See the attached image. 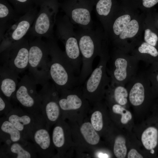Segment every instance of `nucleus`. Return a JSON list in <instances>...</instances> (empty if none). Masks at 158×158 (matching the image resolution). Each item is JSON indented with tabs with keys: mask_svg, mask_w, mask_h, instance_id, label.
Masks as SVG:
<instances>
[{
	"mask_svg": "<svg viewBox=\"0 0 158 158\" xmlns=\"http://www.w3.org/2000/svg\"><path fill=\"white\" fill-rule=\"evenodd\" d=\"M82 59V66L78 76L79 85H82L92 70L95 58L99 57L109 49L102 27L97 26L91 29L78 28L75 30Z\"/></svg>",
	"mask_w": 158,
	"mask_h": 158,
	"instance_id": "obj_1",
	"label": "nucleus"
},
{
	"mask_svg": "<svg viewBox=\"0 0 158 158\" xmlns=\"http://www.w3.org/2000/svg\"><path fill=\"white\" fill-rule=\"evenodd\" d=\"M46 42L49 51L50 78L58 92L79 86L78 77L68 61L64 51L59 47L55 38L47 39Z\"/></svg>",
	"mask_w": 158,
	"mask_h": 158,
	"instance_id": "obj_2",
	"label": "nucleus"
},
{
	"mask_svg": "<svg viewBox=\"0 0 158 158\" xmlns=\"http://www.w3.org/2000/svg\"><path fill=\"white\" fill-rule=\"evenodd\" d=\"M42 37L29 40L28 74L37 84L42 86L50 80L49 47Z\"/></svg>",
	"mask_w": 158,
	"mask_h": 158,
	"instance_id": "obj_3",
	"label": "nucleus"
},
{
	"mask_svg": "<svg viewBox=\"0 0 158 158\" xmlns=\"http://www.w3.org/2000/svg\"><path fill=\"white\" fill-rule=\"evenodd\" d=\"M111 66L107 67L111 83L125 85L137 73L139 61L130 53L113 47L110 53Z\"/></svg>",
	"mask_w": 158,
	"mask_h": 158,
	"instance_id": "obj_4",
	"label": "nucleus"
},
{
	"mask_svg": "<svg viewBox=\"0 0 158 158\" xmlns=\"http://www.w3.org/2000/svg\"><path fill=\"white\" fill-rule=\"evenodd\" d=\"M60 8L59 0H46L40 9L27 34L31 37H54L53 29Z\"/></svg>",
	"mask_w": 158,
	"mask_h": 158,
	"instance_id": "obj_5",
	"label": "nucleus"
},
{
	"mask_svg": "<svg viewBox=\"0 0 158 158\" xmlns=\"http://www.w3.org/2000/svg\"><path fill=\"white\" fill-rule=\"evenodd\" d=\"M37 84L28 74H25L18 83L12 99L26 112L34 115L42 114V99L36 89Z\"/></svg>",
	"mask_w": 158,
	"mask_h": 158,
	"instance_id": "obj_6",
	"label": "nucleus"
},
{
	"mask_svg": "<svg viewBox=\"0 0 158 158\" xmlns=\"http://www.w3.org/2000/svg\"><path fill=\"white\" fill-rule=\"evenodd\" d=\"M94 4L95 0H63L60 7L74 25L91 29L94 27L91 13Z\"/></svg>",
	"mask_w": 158,
	"mask_h": 158,
	"instance_id": "obj_7",
	"label": "nucleus"
},
{
	"mask_svg": "<svg viewBox=\"0 0 158 158\" xmlns=\"http://www.w3.org/2000/svg\"><path fill=\"white\" fill-rule=\"evenodd\" d=\"M29 42L24 37L12 43L0 52V61L4 66L19 74L28 66Z\"/></svg>",
	"mask_w": 158,
	"mask_h": 158,
	"instance_id": "obj_8",
	"label": "nucleus"
},
{
	"mask_svg": "<svg viewBox=\"0 0 158 158\" xmlns=\"http://www.w3.org/2000/svg\"><path fill=\"white\" fill-rule=\"evenodd\" d=\"M138 12L110 45L125 52L130 53L142 39L143 22L146 13Z\"/></svg>",
	"mask_w": 158,
	"mask_h": 158,
	"instance_id": "obj_9",
	"label": "nucleus"
},
{
	"mask_svg": "<svg viewBox=\"0 0 158 158\" xmlns=\"http://www.w3.org/2000/svg\"><path fill=\"white\" fill-rule=\"evenodd\" d=\"M110 58L109 49L100 57L97 67L92 71L83 86L85 95L90 97H96L102 94L110 84L111 78L107 74V65Z\"/></svg>",
	"mask_w": 158,
	"mask_h": 158,
	"instance_id": "obj_10",
	"label": "nucleus"
},
{
	"mask_svg": "<svg viewBox=\"0 0 158 158\" xmlns=\"http://www.w3.org/2000/svg\"><path fill=\"white\" fill-rule=\"evenodd\" d=\"M39 93L42 99V114L49 129L50 126L57 121L60 115L59 93L53 82L49 81L42 86Z\"/></svg>",
	"mask_w": 158,
	"mask_h": 158,
	"instance_id": "obj_11",
	"label": "nucleus"
},
{
	"mask_svg": "<svg viewBox=\"0 0 158 158\" xmlns=\"http://www.w3.org/2000/svg\"><path fill=\"white\" fill-rule=\"evenodd\" d=\"M48 130L42 114L35 115L32 141L37 154L41 158H48L51 155V139Z\"/></svg>",
	"mask_w": 158,
	"mask_h": 158,
	"instance_id": "obj_12",
	"label": "nucleus"
},
{
	"mask_svg": "<svg viewBox=\"0 0 158 158\" xmlns=\"http://www.w3.org/2000/svg\"><path fill=\"white\" fill-rule=\"evenodd\" d=\"M128 99L134 106L142 105L145 101L146 95L150 88V79L146 72L136 74L126 85Z\"/></svg>",
	"mask_w": 158,
	"mask_h": 158,
	"instance_id": "obj_13",
	"label": "nucleus"
},
{
	"mask_svg": "<svg viewBox=\"0 0 158 158\" xmlns=\"http://www.w3.org/2000/svg\"><path fill=\"white\" fill-rule=\"evenodd\" d=\"M35 116L19 107H16L5 116L20 132L24 138L32 141Z\"/></svg>",
	"mask_w": 158,
	"mask_h": 158,
	"instance_id": "obj_14",
	"label": "nucleus"
},
{
	"mask_svg": "<svg viewBox=\"0 0 158 158\" xmlns=\"http://www.w3.org/2000/svg\"><path fill=\"white\" fill-rule=\"evenodd\" d=\"M37 6L31 10L22 15L18 20L16 26L7 40L1 42L0 51L8 47L12 43L19 41L27 34L32 25L38 13Z\"/></svg>",
	"mask_w": 158,
	"mask_h": 158,
	"instance_id": "obj_15",
	"label": "nucleus"
},
{
	"mask_svg": "<svg viewBox=\"0 0 158 158\" xmlns=\"http://www.w3.org/2000/svg\"><path fill=\"white\" fill-rule=\"evenodd\" d=\"M37 154L33 143L13 142L9 145L4 144L0 146V158H32Z\"/></svg>",
	"mask_w": 158,
	"mask_h": 158,
	"instance_id": "obj_16",
	"label": "nucleus"
},
{
	"mask_svg": "<svg viewBox=\"0 0 158 158\" xmlns=\"http://www.w3.org/2000/svg\"><path fill=\"white\" fill-rule=\"evenodd\" d=\"M119 4L116 0H95L94 7L96 16L105 35Z\"/></svg>",
	"mask_w": 158,
	"mask_h": 158,
	"instance_id": "obj_17",
	"label": "nucleus"
},
{
	"mask_svg": "<svg viewBox=\"0 0 158 158\" xmlns=\"http://www.w3.org/2000/svg\"><path fill=\"white\" fill-rule=\"evenodd\" d=\"M18 75L8 67H0V92L10 101L17 88Z\"/></svg>",
	"mask_w": 158,
	"mask_h": 158,
	"instance_id": "obj_18",
	"label": "nucleus"
},
{
	"mask_svg": "<svg viewBox=\"0 0 158 158\" xmlns=\"http://www.w3.org/2000/svg\"><path fill=\"white\" fill-rule=\"evenodd\" d=\"M0 138L1 142L6 145L15 142L26 143L28 142L4 116L0 120Z\"/></svg>",
	"mask_w": 158,
	"mask_h": 158,
	"instance_id": "obj_19",
	"label": "nucleus"
},
{
	"mask_svg": "<svg viewBox=\"0 0 158 158\" xmlns=\"http://www.w3.org/2000/svg\"><path fill=\"white\" fill-rule=\"evenodd\" d=\"M6 0H0V36L2 39L7 28L21 16Z\"/></svg>",
	"mask_w": 158,
	"mask_h": 158,
	"instance_id": "obj_20",
	"label": "nucleus"
},
{
	"mask_svg": "<svg viewBox=\"0 0 158 158\" xmlns=\"http://www.w3.org/2000/svg\"><path fill=\"white\" fill-rule=\"evenodd\" d=\"M77 86L72 89H63L59 91L61 96L59 99V104L60 109L66 111L76 110L80 108L83 104V101L78 93H76Z\"/></svg>",
	"mask_w": 158,
	"mask_h": 158,
	"instance_id": "obj_21",
	"label": "nucleus"
},
{
	"mask_svg": "<svg viewBox=\"0 0 158 158\" xmlns=\"http://www.w3.org/2000/svg\"><path fill=\"white\" fill-rule=\"evenodd\" d=\"M130 53L139 61H142L146 63L151 62L158 57L157 48L145 42L142 40Z\"/></svg>",
	"mask_w": 158,
	"mask_h": 158,
	"instance_id": "obj_22",
	"label": "nucleus"
},
{
	"mask_svg": "<svg viewBox=\"0 0 158 158\" xmlns=\"http://www.w3.org/2000/svg\"><path fill=\"white\" fill-rule=\"evenodd\" d=\"M150 11L146 13L142 29V40L156 47L158 42V34L156 32Z\"/></svg>",
	"mask_w": 158,
	"mask_h": 158,
	"instance_id": "obj_23",
	"label": "nucleus"
},
{
	"mask_svg": "<svg viewBox=\"0 0 158 158\" xmlns=\"http://www.w3.org/2000/svg\"><path fill=\"white\" fill-rule=\"evenodd\" d=\"M106 90L111 93L117 103L121 106L126 105L127 104L128 93L125 85L110 83Z\"/></svg>",
	"mask_w": 158,
	"mask_h": 158,
	"instance_id": "obj_24",
	"label": "nucleus"
},
{
	"mask_svg": "<svg viewBox=\"0 0 158 158\" xmlns=\"http://www.w3.org/2000/svg\"><path fill=\"white\" fill-rule=\"evenodd\" d=\"M158 131L154 127L147 128L142 133L141 141L145 147L148 150L154 148L157 143Z\"/></svg>",
	"mask_w": 158,
	"mask_h": 158,
	"instance_id": "obj_25",
	"label": "nucleus"
},
{
	"mask_svg": "<svg viewBox=\"0 0 158 158\" xmlns=\"http://www.w3.org/2000/svg\"><path fill=\"white\" fill-rule=\"evenodd\" d=\"M80 130L84 139L89 144L95 145L99 142V136L90 123L87 122L83 123Z\"/></svg>",
	"mask_w": 158,
	"mask_h": 158,
	"instance_id": "obj_26",
	"label": "nucleus"
},
{
	"mask_svg": "<svg viewBox=\"0 0 158 158\" xmlns=\"http://www.w3.org/2000/svg\"><path fill=\"white\" fill-rule=\"evenodd\" d=\"M11 3L16 12L23 15L32 9L35 6L32 0H8Z\"/></svg>",
	"mask_w": 158,
	"mask_h": 158,
	"instance_id": "obj_27",
	"label": "nucleus"
},
{
	"mask_svg": "<svg viewBox=\"0 0 158 158\" xmlns=\"http://www.w3.org/2000/svg\"><path fill=\"white\" fill-rule=\"evenodd\" d=\"M54 145L58 148H62L65 142V132L62 126L57 125L54 128L52 134Z\"/></svg>",
	"mask_w": 158,
	"mask_h": 158,
	"instance_id": "obj_28",
	"label": "nucleus"
},
{
	"mask_svg": "<svg viewBox=\"0 0 158 158\" xmlns=\"http://www.w3.org/2000/svg\"><path fill=\"white\" fill-rule=\"evenodd\" d=\"M126 140L122 136L119 135L116 138L114 147V152L116 157L124 158L127 153Z\"/></svg>",
	"mask_w": 158,
	"mask_h": 158,
	"instance_id": "obj_29",
	"label": "nucleus"
},
{
	"mask_svg": "<svg viewBox=\"0 0 158 158\" xmlns=\"http://www.w3.org/2000/svg\"><path fill=\"white\" fill-rule=\"evenodd\" d=\"M112 109L114 113L121 115V121L122 124L127 123L131 119L132 116L131 113L122 106L117 103L114 104L112 105Z\"/></svg>",
	"mask_w": 158,
	"mask_h": 158,
	"instance_id": "obj_30",
	"label": "nucleus"
},
{
	"mask_svg": "<svg viewBox=\"0 0 158 158\" xmlns=\"http://www.w3.org/2000/svg\"><path fill=\"white\" fill-rule=\"evenodd\" d=\"M135 6L142 12L146 13L158 3V0H131Z\"/></svg>",
	"mask_w": 158,
	"mask_h": 158,
	"instance_id": "obj_31",
	"label": "nucleus"
},
{
	"mask_svg": "<svg viewBox=\"0 0 158 158\" xmlns=\"http://www.w3.org/2000/svg\"><path fill=\"white\" fill-rule=\"evenodd\" d=\"M0 115H7L14 108L10 101L0 92Z\"/></svg>",
	"mask_w": 158,
	"mask_h": 158,
	"instance_id": "obj_32",
	"label": "nucleus"
},
{
	"mask_svg": "<svg viewBox=\"0 0 158 158\" xmlns=\"http://www.w3.org/2000/svg\"><path fill=\"white\" fill-rule=\"evenodd\" d=\"M91 121L92 126L96 130H100L103 126L102 116L101 112L99 111H95L91 116Z\"/></svg>",
	"mask_w": 158,
	"mask_h": 158,
	"instance_id": "obj_33",
	"label": "nucleus"
},
{
	"mask_svg": "<svg viewBox=\"0 0 158 158\" xmlns=\"http://www.w3.org/2000/svg\"><path fill=\"white\" fill-rule=\"evenodd\" d=\"M143 157L135 149H132L128 154V158H142Z\"/></svg>",
	"mask_w": 158,
	"mask_h": 158,
	"instance_id": "obj_34",
	"label": "nucleus"
},
{
	"mask_svg": "<svg viewBox=\"0 0 158 158\" xmlns=\"http://www.w3.org/2000/svg\"><path fill=\"white\" fill-rule=\"evenodd\" d=\"M46 0H32L35 6H40Z\"/></svg>",
	"mask_w": 158,
	"mask_h": 158,
	"instance_id": "obj_35",
	"label": "nucleus"
},
{
	"mask_svg": "<svg viewBox=\"0 0 158 158\" xmlns=\"http://www.w3.org/2000/svg\"><path fill=\"white\" fill-rule=\"evenodd\" d=\"M147 75L149 77V78L150 80L155 79L156 81V82L158 84V73L156 74L155 76L152 75H149L147 74Z\"/></svg>",
	"mask_w": 158,
	"mask_h": 158,
	"instance_id": "obj_36",
	"label": "nucleus"
},
{
	"mask_svg": "<svg viewBox=\"0 0 158 158\" xmlns=\"http://www.w3.org/2000/svg\"><path fill=\"white\" fill-rule=\"evenodd\" d=\"M152 18L153 23L155 26L158 28V16H156L155 19H153L152 17Z\"/></svg>",
	"mask_w": 158,
	"mask_h": 158,
	"instance_id": "obj_37",
	"label": "nucleus"
},
{
	"mask_svg": "<svg viewBox=\"0 0 158 158\" xmlns=\"http://www.w3.org/2000/svg\"><path fill=\"white\" fill-rule=\"evenodd\" d=\"M99 158H108V155L106 154L100 153L99 155Z\"/></svg>",
	"mask_w": 158,
	"mask_h": 158,
	"instance_id": "obj_38",
	"label": "nucleus"
},
{
	"mask_svg": "<svg viewBox=\"0 0 158 158\" xmlns=\"http://www.w3.org/2000/svg\"><path fill=\"white\" fill-rule=\"evenodd\" d=\"M154 150L153 149L151 150V151H150L151 153L153 154L154 153Z\"/></svg>",
	"mask_w": 158,
	"mask_h": 158,
	"instance_id": "obj_39",
	"label": "nucleus"
},
{
	"mask_svg": "<svg viewBox=\"0 0 158 158\" xmlns=\"http://www.w3.org/2000/svg\"><path fill=\"white\" fill-rule=\"evenodd\" d=\"M121 2H124V1H128L129 0H121Z\"/></svg>",
	"mask_w": 158,
	"mask_h": 158,
	"instance_id": "obj_40",
	"label": "nucleus"
}]
</instances>
